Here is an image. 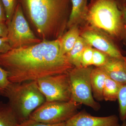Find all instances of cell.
<instances>
[{
    "label": "cell",
    "mask_w": 126,
    "mask_h": 126,
    "mask_svg": "<svg viewBox=\"0 0 126 126\" xmlns=\"http://www.w3.org/2000/svg\"><path fill=\"white\" fill-rule=\"evenodd\" d=\"M0 67L8 72L12 83L37 81L67 73L74 67L61 53L60 38L12 49L0 55Z\"/></svg>",
    "instance_id": "6da1fadb"
},
{
    "label": "cell",
    "mask_w": 126,
    "mask_h": 126,
    "mask_svg": "<svg viewBox=\"0 0 126 126\" xmlns=\"http://www.w3.org/2000/svg\"><path fill=\"white\" fill-rule=\"evenodd\" d=\"M34 25L41 39L63 36L68 20L70 0H18Z\"/></svg>",
    "instance_id": "7a4b0ae2"
},
{
    "label": "cell",
    "mask_w": 126,
    "mask_h": 126,
    "mask_svg": "<svg viewBox=\"0 0 126 126\" xmlns=\"http://www.w3.org/2000/svg\"><path fill=\"white\" fill-rule=\"evenodd\" d=\"M84 18L95 29L104 31L116 39H123V14L115 0H92Z\"/></svg>",
    "instance_id": "3957f363"
},
{
    "label": "cell",
    "mask_w": 126,
    "mask_h": 126,
    "mask_svg": "<svg viewBox=\"0 0 126 126\" xmlns=\"http://www.w3.org/2000/svg\"><path fill=\"white\" fill-rule=\"evenodd\" d=\"M0 95L8 98L19 123L29 119L31 113L46 102L36 81L11 82Z\"/></svg>",
    "instance_id": "277c9868"
},
{
    "label": "cell",
    "mask_w": 126,
    "mask_h": 126,
    "mask_svg": "<svg viewBox=\"0 0 126 126\" xmlns=\"http://www.w3.org/2000/svg\"><path fill=\"white\" fill-rule=\"evenodd\" d=\"M93 68L91 66L74 67L68 72L71 100L98 111L101 106L94 98L91 86L90 78Z\"/></svg>",
    "instance_id": "5b68a950"
},
{
    "label": "cell",
    "mask_w": 126,
    "mask_h": 126,
    "mask_svg": "<svg viewBox=\"0 0 126 126\" xmlns=\"http://www.w3.org/2000/svg\"><path fill=\"white\" fill-rule=\"evenodd\" d=\"M82 105L71 100L46 101L31 113L29 119L49 124L65 122L78 112Z\"/></svg>",
    "instance_id": "8992f818"
},
{
    "label": "cell",
    "mask_w": 126,
    "mask_h": 126,
    "mask_svg": "<svg viewBox=\"0 0 126 126\" xmlns=\"http://www.w3.org/2000/svg\"><path fill=\"white\" fill-rule=\"evenodd\" d=\"M7 25V37L11 49L33 45L42 41L35 35L31 29L22 6L19 2L11 20Z\"/></svg>",
    "instance_id": "52a82bcc"
},
{
    "label": "cell",
    "mask_w": 126,
    "mask_h": 126,
    "mask_svg": "<svg viewBox=\"0 0 126 126\" xmlns=\"http://www.w3.org/2000/svg\"><path fill=\"white\" fill-rule=\"evenodd\" d=\"M36 81L46 101L67 102L71 100L68 73L48 76Z\"/></svg>",
    "instance_id": "ba28073f"
},
{
    "label": "cell",
    "mask_w": 126,
    "mask_h": 126,
    "mask_svg": "<svg viewBox=\"0 0 126 126\" xmlns=\"http://www.w3.org/2000/svg\"><path fill=\"white\" fill-rule=\"evenodd\" d=\"M81 36L89 45L103 52L109 57L118 59L125 58L112 41L98 31L87 30L83 32Z\"/></svg>",
    "instance_id": "9c48e42d"
},
{
    "label": "cell",
    "mask_w": 126,
    "mask_h": 126,
    "mask_svg": "<svg viewBox=\"0 0 126 126\" xmlns=\"http://www.w3.org/2000/svg\"><path fill=\"white\" fill-rule=\"evenodd\" d=\"M65 126H121L115 115L106 117L93 116L85 110L78 112L65 122Z\"/></svg>",
    "instance_id": "30bf717a"
},
{
    "label": "cell",
    "mask_w": 126,
    "mask_h": 126,
    "mask_svg": "<svg viewBox=\"0 0 126 126\" xmlns=\"http://www.w3.org/2000/svg\"><path fill=\"white\" fill-rule=\"evenodd\" d=\"M108 77L119 83L126 84V62L124 59L109 58L101 67Z\"/></svg>",
    "instance_id": "8fae6325"
},
{
    "label": "cell",
    "mask_w": 126,
    "mask_h": 126,
    "mask_svg": "<svg viewBox=\"0 0 126 126\" xmlns=\"http://www.w3.org/2000/svg\"><path fill=\"white\" fill-rule=\"evenodd\" d=\"M108 76L101 67L93 68L91 72V83L94 98L97 101L104 100L103 90Z\"/></svg>",
    "instance_id": "7c38bea8"
},
{
    "label": "cell",
    "mask_w": 126,
    "mask_h": 126,
    "mask_svg": "<svg viewBox=\"0 0 126 126\" xmlns=\"http://www.w3.org/2000/svg\"><path fill=\"white\" fill-rule=\"evenodd\" d=\"M70 0L72 9L67 24V27L69 29L85 18L88 6V0Z\"/></svg>",
    "instance_id": "4fadbf2b"
},
{
    "label": "cell",
    "mask_w": 126,
    "mask_h": 126,
    "mask_svg": "<svg viewBox=\"0 0 126 126\" xmlns=\"http://www.w3.org/2000/svg\"><path fill=\"white\" fill-rule=\"evenodd\" d=\"M79 36V31L77 25L69 28V30L60 38L61 53L65 55L70 52Z\"/></svg>",
    "instance_id": "5bb4252c"
},
{
    "label": "cell",
    "mask_w": 126,
    "mask_h": 126,
    "mask_svg": "<svg viewBox=\"0 0 126 126\" xmlns=\"http://www.w3.org/2000/svg\"><path fill=\"white\" fill-rule=\"evenodd\" d=\"M89 45L85 40L80 36L73 48L65 55L69 63L74 67L79 68L82 67V55L84 49Z\"/></svg>",
    "instance_id": "9a60e30c"
},
{
    "label": "cell",
    "mask_w": 126,
    "mask_h": 126,
    "mask_svg": "<svg viewBox=\"0 0 126 126\" xmlns=\"http://www.w3.org/2000/svg\"><path fill=\"white\" fill-rule=\"evenodd\" d=\"M18 123L16 115L9 103L0 101V126H16Z\"/></svg>",
    "instance_id": "2e32d148"
},
{
    "label": "cell",
    "mask_w": 126,
    "mask_h": 126,
    "mask_svg": "<svg viewBox=\"0 0 126 126\" xmlns=\"http://www.w3.org/2000/svg\"><path fill=\"white\" fill-rule=\"evenodd\" d=\"M122 86L123 84L107 77L103 90L104 100L107 101L117 100L119 91Z\"/></svg>",
    "instance_id": "e0dca14e"
},
{
    "label": "cell",
    "mask_w": 126,
    "mask_h": 126,
    "mask_svg": "<svg viewBox=\"0 0 126 126\" xmlns=\"http://www.w3.org/2000/svg\"><path fill=\"white\" fill-rule=\"evenodd\" d=\"M117 100L119 104V117L122 121H126V84L123 85Z\"/></svg>",
    "instance_id": "ac0fdd59"
},
{
    "label": "cell",
    "mask_w": 126,
    "mask_h": 126,
    "mask_svg": "<svg viewBox=\"0 0 126 126\" xmlns=\"http://www.w3.org/2000/svg\"><path fill=\"white\" fill-rule=\"evenodd\" d=\"M4 7L6 15V24H7L11 20L15 12L16 7L18 5V0H1Z\"/></svg>",
    "instance_id": "d6986e66"
},
{
    "label": "cell",
    "mask_w": 126,
    "mask_h": 126,
    "mask_svg": "<svg viewBox=\"0 0 126 126\" xmlns=\"http://www.w3.org/2000/svg\"><path fill=\"white\" fill-rule=\"evenodd\" d=\"M109 56L98 50L94 49L92 65L100 67L103 66L107 61Z\"/></svg>",
    "instance_id": "ffe728a7"
},
{
    "label": "cell",
    "mask_w": 126,
    "mask_h": 126,
    "mask_svg": "<svg viewBox=\"0 0 126 126\" xmlns=\"http://www.w3.org/2000/svg\"><path fill=\"white\" fill-rule=\"evenodd\" d=\"M89 45L83 53L81 59V65L83 67H88L92 65L94 49Z\"/></svg>",
    "instance_id": "44dd1931"
},
{
    "label": "cell",
    "mask_w": 126,
    "mask_h": 126,
    "mask_svg": "<svg viewBox=\"0 0 126 126\" xmlns=\"http://www.w3.org/2000/svg\"><path fill=\"white\" fill-rule=\"evenodd\" d=\"M16 126H65V122L56 124H49L28 119L20 123Z\"/></svg>",
    "instance_id": "7402d4cb"
},
{
    "label": "cell",
    "mask_w": 126,
    "mask_h": 126,
    "mask_svg": "<svg viewBox=\"0 0 126 126\" xmlns=\"http://www.w3.org/2000/svg\"><path fill=\"white\" fill-rule=\"evenodd\" d=\"M10 83L8 78V72L0 67V94L3 93Z\"/></svg>",
    "instance_id": "603a6c76"
},
{
    "label": "cell",
    "mask_w": 126,
    "mask_h": 126,
    "mask_svg": "<svg viewBox=\"0 0 126 126\" xmlns=\"http://www.w3.org/2000/svg\"><path fill=\"white\" fill-rule=\"evenodd\" d=\"M11 49L7 37H0V55L6 53Z\"/></svg>",
    "instance_id": "cb8c5ba5"
},
{
    "label": "cell",
    "mask_w": 126,
    "mask_h": 126,
    "mask_svg": "<svg viewBox=\"0 0 126 126\" xmlns=\"http://www.w3.org/2000/svg\"><path fill=\"white\" fill-rule=\"evenodd\" d=\"M6 20L7 19L4 7L1 0H0V22L6 23Z\"/></svg>",
    "instance_id": "d4e9b609"
},
{
    "label": "cell",
    "mask_w": 126,
    "mask_h": 126,
    "mask_svg": "<svg viewBox=\"0 0 126 126\" xmlns=\"http://www.w3.org/2000/svg\"><path fill=\"white\" fill-rule=\"evenodd\" d=\"M8 29L6 23L0 22V37H7Z\"/></svg>",
    "instance_id": "484cf974"
},
{
    "label": "cell",
    "mask_w": 126,
    "mask_h": 126,
    "mask_svg": "<svg viewBox=\"0 0 126 126\" xmlns=\"http://www.w3.org/2000/svg\"><path fill=\"white\" fill-rule=\"evenodd\" d=\"M121 9L123 14V18H124V25H125V30L123 39H126V8L124 5L123 4L121 6Z\"/></svg>",
    "instance_id": "4316f807"
},
{
    "label": "cell",
    "mask_w": 126,
    "mask_h": 126,
    "mask_svg": "<svg viewBox=\"0 0 126 126\" xmlns=\"http://www.w3.org/2000/svg\"><path fill=\"white\" fill-rule=\"evenodd\" d=\"M121 126H126V121H123Z\"/></svg>",
    "instance_id": "83f0119b"
},
{
    "label": "cell",
    "mask_w": 126,
    "mask_h": 126,
    "mask_svg": "<svg viewBox=\"0 0 126 126\" xmlns=\"http://www.w3.org/2000/svg\"><path fill=\"white\" fill-rule=\"evenodd\" d=\"M123 5H124V6H125L126 8V1L124 2V4H123Z\"/></svg>",
    "instance_id": "f1b7e54d"
},
{
    "label": "cell",
    "mask_w": 126,
    "mask_h": 126,
    "mask_svg": "<svg viewBox=\"0 0 126 126\" xmlns=\"http://www.w3.org/2000/svg\"><path fill=\"white\" fill-rule=\"evenodd\" d=\"M125 60H126V56H125Z\"/></svg>",
    "instance_id": "f546056e"
}]
</instances>
